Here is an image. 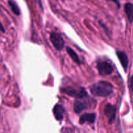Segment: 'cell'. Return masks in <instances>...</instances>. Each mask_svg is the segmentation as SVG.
Listing matches in <instances>:
<instances>
[{"instance_id": "cell-1", "label": "cell", "mask_w": 133, "mask_h": 133, "mask_svg": "<svg viewBox=\"0 0 133 133\" xmlns=\"http://www.w3.org/2000/svg\"><path fill=\"white\" fill-rule=\"evenodd\" d=\"M91 94L99 97H107L113 93V87L107 81H99L90 86Z\"/></svg>"}, {"instance_id": "cell-2", "label": "cell", "mask_w": 133, "mask_h": 133, "mask_svg": "<svg viewBox=\"0 0 133 133\" xmlns=\"http://www.w3.org/2000/svg\"><path fill=\"white\" fill-rule=\"evenodd\" d=\"M95 104L96 101L87 96L82 98H76L74 101V110L76 114H79L83 110L90 109L93 105H95Z\"/></svg>"}, {"instance_id": "cell-3", "label": "cell", "mask_w": 133, "mask_h": 133, "mask_svg": "<svg viewBox=\"0 0 133 133\" xmlns=\"http://www.w3.org/2000/svg\"><path fill=\"white\" fill-rule=\"evenodd\" d=\"M61 90L66 95L76 98H82L87 96V93L85 88L82 87H67L62 88Z\"/></svg>"}, {"instance_id": "cell-4", "label": "cell", "mask_w": 133, "mask_h": 133, "mask_svg": "<svg viewBox=\"0 0 133 133\" xmlns=\"http://www.w3.org/2000/svg\"><path fill=\"white\" fill-rule=\"evenodd\" d=\"M50 38L52 44L56 49L60 51L63 48L64 45H65V41H64L62 36L59 33L57 32H52L50 34Z\"/></svg>"}, {"instance_id": "cell-5", "label": "cell", "mask_w": 133, "mask_h": 133, "mask_svg": "<svg viewBox=\"0 0 133 133\" xmlns=\"http://www.w3.org/2000/svg\"><path fill=\"white\" fill-rule=\"evenodd\" d=\"M96 68L99 71V74L103 76L110 75L113 71V68L112 65L109 62L106 61L98 62L96 64Z\"/></svg>"}, {"instance_id": "cell-6", "label": "cell", "mask_w": 133, "mask_h": 133, "mask_svg": "<svg viewBox=\"0 0 133 133\" xmlns=\"http://www.w3.org/2000/svg\"><path fill=\"white\" fill-rule=\"evenodd\" d=\"M104 114L106 116L107 118H108V122L109 123H112L114 120L116 118V107L113 106V105L110 103H108L106 105L104 108Z\"/></svg>"}, {"instance_id": "cell-7", "label": "cell", "mask_w": 133, "mask_h": 133, "mask_svg": "<svg viewBox=\"0 0 133 133\" xmlns=\"http://www.w3.org/2000/svg\"><path fill=\"white\" fill-rule=\"evenodd\" d=\"M116 55H117V58L119 60L120 63H121L122 67L123 68L124 70L126 71L128 65H129V58H128L127 55L126 54L125 52L123 51H117Z\"/></svg>"}, {"instance_id": "cell-8", "label": "cell", "mask_w": 133, "mask_h": 133, "mask_svg": "<svg viewBox=\"0 0 133 133\" xmlns=\"http://www.w3.org/2000/svg\"><path fill=\"white\" fill-rule=\"evenodd\" d=\"M96 118V114L94 113H86L82 114L79 119L80 124L82 125L86 122L89 123H93Z\"/></svg>"}, {"instance_id": "cell-9", "label": "cell", "mask_w": 133, "mask_h": 133, "mask_svg": "<svg viewBox=\"0 0 133 133\" xmlns=\"http://www.w3.org/2000/svg\"><path fill=\"white\" fill-rule=\"evenodd\" d=\"M64 112H65V110H64L63 107L61 105L57 104L53 107V115H54L55 118L57 121H61L63 119Z\"/></svg>"}, {"instance_id": "cell-10", "label": "cell", "mask_w": 133, "mask_h": 133, "mask_svg": "<svg viewBox=\"0 0 133 133\" xmlns=\"http://www.w3.org/2000/svg\"><path fill=\"white\" fill-rule=\"evenodd\" d=\"M124 10L126 17L130 23L133 22V5L130 3H126L124 6Z\"/></svg>"}, {"instance_id": "cell-11", "label": "cell", "mask_w": 133, "mask_h": 133, "mask_svg": "<svg viewBox=\"0 0 133 133\" xmlns=\"http://www.w3.org/2000/svg\"><path fill=\"white\" fill-rule=\"evenodd\" d=\"M66 52H67V53L69 54V55L70 56V58H72V60L76 64L79 65L80 64L81 61L80 60L79 57H78V55H77V53H76L72 48H70V47H67V48H66Z\"/></svg>"}, {"instance_id": "cell-12", "label": "cell", "mask_w": 133, "mask_h": 133, "mask_svg": "<svg viewBox=\"0 0 133 133\" xmlns=\"http://www.w3.org/2000/svg\"><path fill=\"white\" fill-rule=\"evenodd\" d=\"M9 5L10 6V9L13 10V12L17 16H19L20 14V10L19 7L17 5V4L14 2L13 0H9Z\"/></svg>"}, {"instance_id": "cell-13", "label": "cell", "mask_w": 133, "mask_h": 133, "mask_svg": "<svg viewBox=\"0 0 133 133\" xmlns=\"http://www.w3.org/2000/svg\"><path fill=\"white\" fill-rule=\"evenodd\" d=\"M129 87L130 93L133 95V75L130 77L129 80Z\"/></svg>"}, {"instance_id": "cell-14", "label": "cell", "mask_w": 133, "mask_h": 133, "mask_svg": "<svg viewBox=\"0 0 133 133\" xmlns=\"http://www.w3.org/2000/svg\"><path fill=\"white\" fill-rule=\"evenodd\" d=\"M35 1H36V2L37 3L38 5H39V6H40V7L41 8L42 10H43V3H42V1H41V0H35Z\"/></svg>"}, {"instance_id": "cell-15", "label": "cell", "mask_w": 133, "mask_h": 133, "mask_svg": "<svg viewBox=\"0 0 133 133\" xmlns=\"http://www.w3.org/2000/svg\"><path fill=\"white\" fill-rule=\"evenodd\" d=\"M111 1H113V2H114L117 5V6H118L119 8L120 7V3H119V0H111Z\"/></svg>"}, {"instance_id": "cell-16", "label": "cell", "mask_w": 133, "mask_h": 133, "mask_svg": "<svg viewBox=\"0 0 133 133\" xmlns=\"http://www.w3.org/2000/svg\"><path fill=\"white\" fill-rule=\"evenodd\" d=\"M0 31H2L3 32H5V29H4V27L3 26V25L1 24V22H0Z\"/></svg>"}]
</instances>
